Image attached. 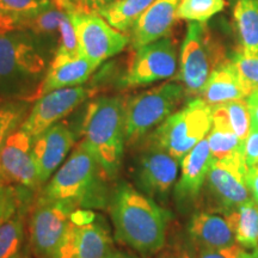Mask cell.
Returning <instances> with one entry per match:
<instances>
[{
    "label": "cell",
    "mask_w": 258,
    "mask_h": 258,
    "mask_svg": "<svg viewBox=\"0 0 258 258\" xmlns=\"http://www.w3.org/2000/svg\"><path fill=\"white\" fill-rule=\"evenodd\" d=\"M64 5L76 29L80 55L99 66L127 47V35L111 27L102 16L80 11L70 3Z\"/></svg>",
    "instance_id": "cell-8"
},
{
    "label": "cell",
    "mask_w": 258,
    "mask_h": 258,
    "mask_svg": "<svg viewBox=\"0 0 258 258\" xmlns=\"http://www.w3.org/2000/svg\"><path fill=\"white\" fill-rule=\"evenodd\" d=\"M111 249L110 235L101 224L71 220L56 258H105Z\"/></svg>",
    "instance_id": "cell-16"
},
{
    "label": "cell",
    "mask_w": 258,
    "mask_h": 258,
    "mask_svg": "<svg viewBox=\"0 0 258 258\" xmlns=\"http://www.w3.org/2000/svg\"><path fill=\"white\" fill-rule=\"evenodd\" d=\"M213 157L209 150L207 138L196 145L182 159L180 178L175 188V195L179 203L195 201L201 194Z\"/></svg>",
    "instance_id": "cell-19"
},
{
    "label": "cell",
    "mask_w": 258,
    "mask_h": 258,
    "mask_svg": "<svg viewBox=\"0 0 258 258\" xmlns=\"http://www.w3.org/2000/svg\"><path fill=\"white\" fill-rule=\"evenodd\" d=\"M222 105L227 111L234 133L240 139V141L245 143L251 131V115L246 99H237Z\"/></svg>",
    "instance_id": "cell-31"
},
{
    "label": "cell",
    "mask_w": 258,
    "mask_h": 258,
    "mask_svg": "<svg viewBox=\"0 0 258 258\" xmlns=\"http://www.w3.org/2000/svg\"><path fill=\"white\" fill-rule=\"evenodd\" d=\"M225 60L224 51L212 38L206 23L189 22L180 48L178 74L186 95H201L211 73Z\"/></svg>",
    "instance_id": "cell-7"
},
{
    "label": "cell",
    "mask_w": 258,
    "mask_h": 258,
    "mask_svg": "<svg viewBox=\"0 0 258 258\" xmlns=\"http://www.w3.org/2000/svg\"><path fill=\"white\" fill-rule=\"evenodd\" d=\"M246 102L251 115V127L258 128V91L247 96Z\"/></svg>",
    "instance_id": "cell-40"
},
{
    "label": "cell",
    "mask_w": 258,
    "mask_h": 258,
    "mask_svg": "<svg viewBox=\"0 0 258 258\" xmlns=\"http://www.w3.org/2000/svg\"><path fill=\"white\" fill-rule=\"evenodd\" d=\"M25 214L22 208L0 225V258H12L21 252L24 241Z\"/></svg>",
    "instance_id": "cell-27"
},
{
    "label": "cell",
    "mask_w": 258,
    "mask_h": 258,
    "mask_svg": "<svg viewBox=\"0 0 258 258\" xmlns=\"http://www.w3.org/2000/svg\"><path fill=\"white\" fill-rule=\"evenodd\" d=\"M105 258H134L132 256H127V254L123 253H118V252H111L109 256H106Z\"/></svg>",
    "instance_id": "cell-41"
},
{
    "label": "cell",
    "mask_w": 258,
    "mask_h": 258,
    "mask_svg": "<svg viewBox=\"0 0 258 258\" xmlns=\"http://www.w3.org/2000/svg\"><path fill=\"white\" fill-rule=\"evenodd\" d=\"M27 110V104L22 102L0 103V151L10 135L21 127Z\"/></svg>",
    "instance_id": "cell-29"
},
{
    "label": "cell",
    "mask_w": 258,
    "mask_h": 258,
    "mask_svg": "<svg viewBox=\"0 0 258 258\" xmlns=\"http://www.w3.org/2000/svg\"><path fill=\"white\" fill-rule=\"evenodd\" d=\"M188 233L192 247L222 249L235 244V237L225 215L199 212L190 220Z\"/></svg>",
    "instance_id": "cell-20"
},
{
    "label": "cell",
    "mask_w": 258,
    "mask_h": 258,
    "mask_svg": "<svg viewBox=\"0 0 258 258\" xmlns=\"http://www.w3.org/2000/svg\"><path fill=\"white\" fill-rule=\"evenodd\" d=\"M179 3L180 0H153L132 28V44L135 49L169 35L177 19Z\"/></svg>",
    "instance_id": "cell-18"
},
{
    "label": "cell",
    "mask_w": 258,
    "mask_h": 258,
    "mask_svg": "<svg viewBox=\"0 0 258 258\" xmlns=\"http://www.w3.org/2000/svg\"><path fill=\"white\" fill-rule=\"evenodd\" d=\"M186 95L182 84L167 82L125 102L124 138L128 144L140 140L173 114Z\"/></svg>",
    "instance_id": "cell-6"
},
{
    "label": "cell",
    "mask_w": 258,
    "mask_h": 258,
    "mask_svg": "<svg viewBox=\"0 0 258 258\" xmlns=\"http://www.w3.org/2000/svg\"><path fill=\"white\" fill-rule=\"evenodd\" d=\"M177 72V47L172 38L160 40L138 48L123 84L128 88L150 85L172 78Z\"/></svg>",
    "instance_id": "cell-11"
},
{
    "label": "cell",
    "mask_w": 258,
    "mask_h": 258,
    "mask_svg": "<svg viewBox=\"0 0 258 258\" xmlns=\"http://www.w3.org/2000/svg\"><path fill=\"white\" fill-rule=\"evenodd\" d=\"M244 159L247 167L258 165V128L251 127L244 144Z\"/></svg>",
    "instance_id": "cell-36"
},
{
    "label": "cell",
    "mask_w": 258,
    "mask_h": 258,
    "mask_svg": "<svg viewBox=\"0 0 258 258\" xmlns=\"http://www.w3.org/2000/svg\"><path fill=\"white\" fill-rule=\"evenodd\" d=\"M246 254H247V251L245 250V249H243V251H241L240 254H239V257H238V258H246Z\"/></svg>",
    "instance_id": "cell-45"
},
{
    "label": "cell",
    "mask_w": 258,
    "mask_h": 258,
    "mask_svg": "<svg viewBox=\"0 0 258 258\" xmlns=\"http://www.w3.org/2000/svg\"><path fill=\"white\" fill-rule=\"evenodd\" d=\"M233 19L245 55L258 56V0H237Z\"/></svg>",
    "instance_id": "cell-23"
},
{
    "label": "cell",
    "mask_w": 258,
    "mask_h": 258,
    "mask_svg": "<svg viewBox=\"0 0 258 258\" xmlns=\"http://www.w3.org/2000/svg\"><path fill=\"white\" fill-rule=\"evenodd\" d=\"M246 183L249 186L253 201L258 205V165L247 169Z\"/></svg>",
    "instance_id": "cell-39"
},
{
    "label": "cell",
    "mask_w": 258,
    "mask_h": 258,
    "mask_svg": "<svg viewBox=\"0 0 258 258\" xmlns=\"http://www.w3.org/2000/svg\"><path fill=\"white\" fill-rule=\"evenodd\" d=\"M200 96L212 108L246 98L247 93L232 59H226L213 71Z\"/></svg>",
    "instance_id": "cell-21"
},
{
    "label": "cell",
    "mask_w": 258,
    "mask_h": 258,
    "mask_svg": "<svg viewBox=\"0 0 258 258\" xmlns=\"http://www.w3.org/2000/svg\"><path fill=\"white\" fill-rule=\"evenodd\" d=\"M91 95L92 90L84 86L57 89L48 92L36 99L19 128L27 132L32 139L36 138L71 114Z\"/></svg>",
    "instance_id": "cell-12"
},
{
    "label": "cell",
    "mask_w": 258,
    "mask_h": 258,
    "mask_svg": "<svg viewBox=\"0 0 258 258\" xmlns=\"http://www.w3.org/2000/svg\"><path fill=\"white\" fill-rule=\"evenodd\" d=\"M243 247L239 244H234L232 246L222 247V249H200L194 247V258H238Z\"/></svg>",
    "instance_id": "cell-35"
},
{
    "label": "cell",
    "mask_w": 258,
    "mask_h": 258,
    "mask_svg": "<svg viewBox=\"0 0 258 258\" xmlns=\"http://www.w3.org/2000/svg\"><path fill=\"white\" fill-rule=\"evenodd\" d=\"M53 2L54 0H0V17L12 19L19 27L22 19L47 8Z\"/></svg>",
    "instance_id": "cell-30"
},
{
    "label": "cell",
    "mask_w": 258,
    "mask_h": 258,
    "mask_svg": "<svg viewBox=\"0 0 258 258\" xmlns=\"http://www.w3.org/2000/svg\"><path fill=\"white\" fill-rule=\"evenodd\" d=\"M97 67H98L97 64L80 54L66 55V54L55 53L40 86L32 95L31 101L38 99L54 90L83 85L84 83L88 82L90 76L95 72Z\"/></svg>",
    "instance_id": "cell-17"
},
{
    "label": "cell",
    "mask_w": 258,
    "mask_h": 258,
    "mask_svg": "<svg viewBox=\"0 0 258 258\" xmlns=\"http://www.w3.org/2000/svg\"><path fill=\"white\" fill-rule=\"evenodd\" d=\"M116 239L144 256L165 246L169 213L133 186L121 185L111 201Z\"/></svg>",
    "instance_id": "cell-1"
},
{
    "label": "cell",
    "mask_w": 258,
    "mask_h": 258,
    "mask_svg": "<svg viewBox=\"0 0 258 258\" xmlns=\"http://www.w3.org/2000/svg\"><path fill=\"white\" fill-rule=\"evenodd\" d=\"M115 0H80L78 9L88 14H98L103 9L108 8Z\"/></svg>",
    "instance_id": "cell-38"
},
{
    "label": "cell",
    "mask_w": 258,
    "mask_h": 258,
    "mask_svg": "<svg viewBox=\"0 0 258 258\" xmlns=\"http://www.w3.org/2000/svg\"><path fill=\"white\" fill-rule=\"evenodd\" d=\"M46 67L32 34L21 29L0 32V103L9 98L31 101Z\"/></svg>",
    "instance_id": "cell-3"
},
{
    "label": "cell",
    "mask_w": 258,
    "mask_h": 258,
    "mask_svg": "<svg viewBox=\"0 0 258 258\" xmlns=\"http://www.w3.org/2000/svg\"><path fill=\"white\" fill-rule=\"evenodd\" d=\"M67 14L63 0H54L47 8L22 19L19 28L35 36H50L59 32L60 22Z\"/></svg>",
    "instance_id": "cell-25"
},
{
    "label": "cell",
    "mask_w": 258,
    "mask_h": 258,
    "mask_svg": "<svg viewBox=\"0 0 258 258\" xmlns=\"http://www.w3.org/2000/svg\"><path fill=\"white\" fill-rule=\"evenodd\" d=\"M152 3L153 0H115L97 15L102 16L111 27L123 32L133 28L139 16Z\"/></svg>",
    "instance_id": "cell-26"
},
{
    "label": "cell",
    "mask_w": 258,
    "mask_h": 258,
    "mask_svg": "<svg viewBox=\"0 0 258 258\" xmlns=\"http://www.w3.org/2000/svg\"><path fill=\"white\" fill-rule=\"evenodd\" d=\"M67 11V10H66ZM59 46L55 53L66 54V55H77L79 53L78 38H77L76 29L72 23L69 12L64 15L59 27Z\"/></svg>",
    "instance_id": "cell-33"
},
{
    "label": "cell",
    "mask_w": 258,
    "mask_h": 258,
    "mask_svg": "<svg viewBox=\"0 0 258 258\" xmlns=\"http://www.w3.org/2000/svg\"><path fill=\"white\" fill-rule=\"evenodd\" d=\"M102 167L82 145L71 153L44 188L42 196L78 207L102 202Z\"/></svg>",
    "instance_id": "cell-4"
},
{
    "label": "cell",
    "mask_w": 258,
    "mask_h": 258,
    "mask_svg": "<svg viewBox=\"0 0 258 258\" xmlns=\"http://www.w3.org/2000/svg\"><path fill=\"white\" fill-rule=\"evenodd\" d=\"M178 160L165 151L151 145L138 161V185L148 196H165L175 185Z\"/></svg>",
    "instance_id": "cell-14"
},
{
    "label": "cell",
    "mask_w": 258,
    "mask_h": 258,
    "mask_svg": "<svg viewBox=\"0 0 258 258\" xmlns=\"http://www.w3.org/2000/svg\"><path fill=\"white\" fill-rule=\"evenodd\" d=\"M22 200L14 185H6L0 191V225L11 218L21 208Z\"/></svg>",
    "instance_id": "cell-34"
},
{
    "label": "cell",
    "mask_w": 258,
    "mask_h": 258,
    "mask_svg": "<svg viewBox=\"0 0 258 258\" xmlns=\"http://www.w3.org/2000/svg\"><path fill=\"white\" fill-rule=\"evenodd\" d=\"M12 258H31V257L29 256L28 253H24V252H22V251H21V252H19L18 254H16V256L12 257Z\"/></svg>",
    "instance_id": "cell-43"
},
{
    "label": "cell",
    "mask_w": 258,
    "mask_h": 258,
    "mask_svg": "<svg viewBox=\"0 0 258 258\" xmlns=\"http://www.w3.org/2000/svg\"><path fill=\"white\" fill-rule=\"evenodd\" d=\"M156 258H194L192 252L180 243L165 244V246L157 253Z\"/></svg>",
    "instance_id": "cell-37"
},
{
    "label": "cell",
    "mask_w": 258,
    "mask_h": 258,
    "mask_svg": "<svg viewBox=\"0 0 258 258\" xmlns=\"http://www.w3.org/2000/svg\"><path fill=\"white\" fill-rule=\"evenodd\" d=\"M246 258H258V246L251 250V252H247Z\"/></svg>",
    "instance_id": "cell-42"
},
{
    "label": "cell",
    "mask_w": 258,
    "mask_h": 258,
    "mask_svg": "<svg viewBox=\"0 0 258 258\" xmlns=\"http://www.w3.org/2000/svg\"><path fill=\"white\" fill-rule=\"evenodd\" d=\"M74 135L64 123H55L32 140V158L41 184L59 169L72 150Z\"/></svg>",
    "instance_id": "cell-15"
},
{
    "label": "cell",
    "mask_w": 258,
    "mask_h": 258,
    "mask_svg": "<svg viewBox=\"0 0 258 258\" xmlns=\"http://www.w3.org/2000/svg\"><path fill=\"white\" fill-rule=\"evenodd\" d=\"M5 186H6V185H4V184H3V183H2V182H0V191H2V190H3V189H4V188H5Z\"/></svg>",
    "instance_id": "cell-46"
},
{
    "label": "cell",
    "mask_w": 258,
    "mask_h": 258,
    "mask_svg": "<svg viewBox=\"0 0 258 258\" xmlns=\"http://www.w3.org/2000/svg\"><path fill=\"white\" fill-rule=\"evenodd\" d=\"M224 8L225 0H180L177 9V19L206 23Z\"/></svg>",
    "instance_id": "cell-28"
},
{
    "label": "cell",
    "mask_w": 258,
    "mask_h": 258,
    "mask_svg": "<svg viewBox=\"0 0 258 258\" xmlns=\"http://www.w3.org/2000/svg\"><path fill=\"white\" fill-rule=\"evenodd\" d=\"M32 137L22 128L16 129L0 151V182L36 189L41 185L32 158Z\"/></svg>",
    "instance_id": "cell-13"
},
{
    "label": "cell",
    "mask_w": 258,
    "mask_h": 258,
    "mask_svg": "<svg viewBox=\"0 0 258 258\" xmlns=\"http://www.w3.org/2000/svg\"><path fill=\"white\" fill-rule=\"evenodd\" d=\"M231 59L247 96L258 91V56L245 55L241 51H238Z\"/></svg>",
    "instance_id": "cell-32"
},
{
    "label": "cell",
    "mask_w": 258,
    "mask_h": 258,
    "mask_svg": "<svg viewBox=\"0 0 258 258\" xmlns=\"http://www.w3.org/2000/svg\"><path fill=\"white\" fill-rule=\"evenodd\" d=\"M247 169L244 156L227 160L213 159L203 185L209 208L226 214L252 200L246 183Z\"/></svg>",
    "instance_id": "cell-10"
},
{
    "label": "cell",
    "mask_w": 258,
    "mask_h": 258,
    "mask_svg": "<svg viewBox=\"0 0 258 258\" xmlns=\"http://www.w3.org/2000/svg\"><path fill=\"white\" fill-rule=\"evenodd\" d=\"M213 125L207 135L213 159L227 160L244 156V144L234 133L224 105L212 108Z\"/></svg>",
    "instance_id": "cell-22"
},
{
    "label": "cell",
    "mask_w": 258,
    "mask_h": 258,
    "mask_svg": "<svg viewBox=\"0 0 258 258\" xmlns=\"http://www.w3.org/2000/svg\"><path fill=\"white\" fill-rule=\"evenodd\" d=\"M224 215L233 230L235 241L243 249L258 246V205L253 199Z\"/></svg>",
    "instance_id": "cell-24"
},
{
    "label": "cell",
    "mask_w": 258,
    "mask_h": 258,
    "mask_svg": "<svg viewBox=\"0 0 258 258\" xmlns=\"http://www.w3.org/2000/svg\"><path fill=\"white\" fill-rule=\"evenodd\" d=\"M64 2L70 3V4H72V5L77 6V8H78V4H79V2H80V0H64Z\"/></svg>",
    "instance_id": "cell-44"
},
{
    "label": "cell",
    "mask_w": 258,
    "mask_h": 258,
    "mask_svg": "<svg viewBox=\"0 0 258 258\" xmlns=\"http://www.w3.org/2000/svg\"><path fill=\"white\" fill-rule=\"evenodd\" d=\"M212 125V106L202 98H195L154 129L151 134V145L180 161L207 137Z\"/></svg>",
    "instance_id": "cell-5"
},
{
    "label": "cell",
    "mask_w": 258,
    "mask_h": 258,
    "mask_svg": "<svg viewBox=\"0 0 258 258\" xmlns=\"http://www.w3.org/2000/svg\"><path fill=\"white\" fill-rule=\"evenodd\" d=\"M124 108L121 97H101L86 109L80 145L95 158L109 179L120 169L124 148Z\"/></svg>",
    "instance_id": "cell-2"
},
{
    "label": "cell",
    "mask_w": 258,
    "mask_h": 258,
    "mask_svg": "<svg viewBox=\"0 0 258 258\" xmlns=\"http://www.w3.org/2000/svg\"><path fill=\"white\" fill-rule=\"evenodd\" d=\"M77 207L41 196L29 220V245L37 258H56Z\"/></svg>",
    "instance_id": "cell-9"
}]
</instances>
